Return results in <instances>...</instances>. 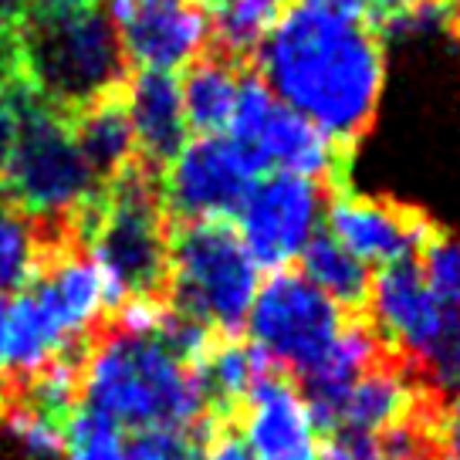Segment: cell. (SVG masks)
I'll use <instances>...</instances> for the list:
<instances>
[{"instance_id":"cell-1","label":"cell","mask_w":460,"mask_h":460,"mask_svg":"<svg viewBox=\"0 0 460 460\" xmlns=\"http://www.w3.org/2000/svg\"><path fill=\"white\" fill-rule=\"evenodd\" d=\"M251 68L285 109L349 153L373 129L386 55L362 17L295 0L258 44Z\"/></svg>"},{"instance_id":"cell-2","label":"cell","mask_w":460,"mask_h":460,"mask_svg":"<svg viewBox=\"0 0 460 460\" xmlns=\"http://www.w3.org/2000/svg\"><path fill=\"white\" fill-rule=\"evenodd\" d=\"M78 369L85 406L119 430L193 433L214 417L197 366L180 359L156 335L109 329Z\"/></svg>"},{"instance_id":"cell-3","label":"cell","mask_w":460,"mask_h":460,"mask_svg":"<svg viewBox=\"0 0 460 460\" xmlns=\"http://www.w3.org/2000/svg\"><path fill=\"white\" fill-rule=\"evenodd\" d=\"M17 72L44 105L72 119L92 102L122 92L132 65L105 7L24 11L17 21Z\"/></svg>"},{"instance_id":"cell-4","label":"cell","mask_w":460,"mask_h":460,"mask_svg":"<svg viewBox=\"0 0 460 460\" xmlns=\"http://www.w3.org/2000/svg\"><path fill=\"white\" fill-rule=\"evenodd\" d=\"M172 220L159 176L136 163L102 190L82 220V247L102 278L105 312L129 298H166Z\"/></svg>"},{"instance_id":"cell-5","label":"cell","mask_w":460,"mask_h":460,"mask_svg":"<svg viewBox=\"0 0 460 460\" xmlns=\"http://www.w3.org/2000/svg\"><path fill=\"white\" fill-rule=\"evenodd\" d=\"M11 109L14 136L0 172V197L41 220L68 224L82 234V220L99 203L105 187L75 146L68 122L24 82L14 88Z\"/></svg>"},{"instance_id":"cell-6","label":"cell","mask_w":460,"mask_h":460,"mask_svg":"<svg viewBox=\"0 0 460 460\" xmlns=\"http://www.w3.org/2000/svg\"><path fill=\"white\" fill-rule=\"evenodd\" d=\"M261 288L251 261L227 220H193L170 230L166 305L214 335L237 339Z\"/></svg>"},{"instance_id":"cell-7","label":"cell","mask_w":460,"mask_h":460,"mask_svg":"<svg viewBox=\"0 0 460 460\" xmlns=\"http://www.w3.org/2000/svg\"><path fill=\"white\" fill-rule=\"evenodd\" d=\"M345 325V312L329 302L302 274L285 268L261 281L247 312V342L271 362L278 373L305 379L322 366L332 342Z\"/></svg>"},{"instance_id":"cell-8","label":"cell","mask_w":460,"mask_h":460,"mask_svg":"<svg viewBox=\"0 0 460 460\" xmlns=\"http://www.w3.org/2000/svg\"><path fill=\"white\" fill-rule=\"evenodd\" d=\"M261 163L227 136H197L172 159L163 180V207L172 224L227 220L258 183Z\"/></svg>"},{"instance_id":"cell-9","label":"cell","mask_w":460,"mask_h":460,"mask_svg":"<svg viewBox=\"0 0 460 460\" xmlns=\"http://www.w3.org/2000/svg\"><path fill=\"white\" fill-rule=\"evenodd\" d=\"M325 203V187L291 172H271L251 187L241 210L234 214L237 237L261 271H285L318 234Z\"/></svg>"},{"instance_id":"cell-10","label":"cell","mask_w":460,"mask_h":460,"mask_svg":"<svg viewBox=\"0 0 460 460\" xmlns=\"http://www.w3.org/2000/svg\"><path fill=\"white\" fill-rule=\"evenodd\" d=\"M220 0H105L132 68L172 72L200 58L214 38Z\"/></svg>"},{"instance_id":"cell-11","label":"cell","mask_w":460,"mask_h":460,"mask_svg":"<svg viewBox=\"0 0 460 460\" xmlns=\"http://www.w3.org/2000/svg\"><path fill=\"white\" fill-rule=\"evenodd\" d=\"M433 230L430 217L389 197H366L335 190L325 203V234L359 258L366 268H389L413 261L420 244Z\"/></svg>"},{"instance_id":"cell-12","label":"cell","mask_w":460,"mask_h":460,"mask_svg":"<svg viewBox=\"0 0 460 460\" xmlns=\"http://www.w3.org/2000/svg\"><path fill=\"white\" fill-rule=\"evenodd\" d=\"M369 315L373 332L383 345H393L420 369L430 362V356L440 349L450 318L444 305L433 298L423 278H420L417 261H400L379 268L369 285Z\"/></svg>"},{"instance_id":"cell-13","label":"cell","mask_w":460,"mask_h":460,"mask_svg":"<svg viewBox=\"0 0 460 460\" xmlns=\"http://www.w3.org/2000/svg\"><path fill=\"white\" fill-rule=\"evenodd\" d=\"M241 440L254 460H291L318 454V430L302 389L285 373L261 376L241 402Z\"/></svg>"},{"instance_id":"cell-14","label":"cell","mask_w":460,"mask_h":460,"mask_svg":"<svg viewBox=\"0 0 460 460\" xmlns=\"http://www.w3.org/2000/svg\"><path fill=\"white\" fill-rule=\"evenodd\" d=\"M244 149L258 159L261 170L278 166V172L312 180L332 193L345 190V170H349L352 153L339 143H332L325 132H318L308 119L285 109L278 99Z\"/></svg>"},{"instance_id":"cell-15","label":"cell","mask_w":460,"mask_h":460,"mask_svg":"<svg viewBox=\"0 0 460 460\" xmlns=\"http://www.w3.org/2000/svg\"><path fill=\"white\" fill-rule=\"evenodd\" d=\"M126 112L132 122L139 163L163 180L176 153L187 146V122L180 105V82L172 72L132 68L126 82Z\"/></svg>"},{"instance_id":"cell-16","label":"cell","mask_w":460,"mask_h":460,"mask_svg":"<svg viewBox=\"0 0 460 460\" xmlns=\"http://www.w3.org/2000/svg\"><path fill=\"white\" fill-rule=\"evenodd\" d=\"M75 244H82L78 227L41 220L14 200L0 197V295L24 291L38 278L44 261Z\"/></svg>"},{"instance_id":"cell-17","label":"cell","mask_w":460,"mask_h":460,"mask_svg":"<svg viewBox=\"0 0 460 460\" xmlns=\"http://www.w3.org/2000/svg\"><path fill=\"white\" fill-rule=\"evenodd\" d=\"M31 285L41 291V298L51 305L61 329L68 339H88L105 315V298H102V278L82 244L58 251L55 258L44 261V268Z\"/></svg>"},{"instance_id":"cell-18","label":"cell","mask_w":460,"mask_h":460,"mask_svg":"<svg viewBox=\"0 0 460 460\" xmlns=\"http://www.w3.org/2000/svg\"><path fill=\"white\" fill-rule=\"evenodd\" d=\"M65 122H68L75 146L82 149V156L92 166V172L99 176L102 187H109L115 176H122L129 166L139 163L132 122L126 112V88L92 102L88 109L75 112Z\"/></svg>"},{"instance_id":"cell-19","label":"cell","mask_w":460,"mask_h":460,"mask_svg":"<svg viewBox=\"0 0 460 460\" xmlns=\"http://www.w3.org/2000/svg\"><path fill=\"white\" fill-rule=\"evenodd\" d=\"M251 65H241L234 58L220 55L207 48L200 58H193L180 82V105H183V122L187 132L197 136H220L230 126L234 102H237V85L241 75Z\"/></svg>"},{"instance_id":"cell-20","label":"cell","mask_w":460,"mask_h":460,"mask_svg":"<svg viewBox=\"0 0 460 460\" xmlns=\"http://www.w3.org/2000/svg\"><path fill=\"white\" fill-rule=\"evenodd\" d=\"M413 410H417V386H413L410 373L400 366H383L379 362L349 386L342 406H339L335 430H356L379 437L389 427L406 423Z\"/></svg>"},{"instance_id":"cell-21","label":"cell","mask_w":460,"mask_h":460,"mask_svg":"<svg viewBox=\"0 0 460 460\" xmlns=\"http://www.w3.org/2000/svg\"><path fill=\"white\" fill-rule=\"evenodd\" d=\"M68 335L61 329L51 305L41 298V291L28 285L11 302V373L34 376L48 362L61 359L68 349Z\"/></svg>"},{"instance_id":"cell-22","label":"cell","mask_w":460,"mask_h":460,"mask_svg":"<svg viewBox=\"0 0 460 460\" xmlns=\"http://www.w3.org/2000/svg\"><path fill=\"white\" fill-rule=\"evenodd\" d=\"M302 278L308 285H315L329 302L339 308H366L369 302V285H373V271L352 258L339 241H332L325 230H318L302 251Z\"/></svg>"},{"instance_id":"cell-23","label":"cell","mask_w":460,"mask_h":460,"mask_svg":"<svg viewBox=\"0 0 460 460\" xmlns=\"http://www.w3.org/2000/svg\"><path fill=\"white\" fill-rule=\"evenodd\" d=\"M197 373L203 379L210 410H234L247 400V393L261 376L274 373V366L247 339L237 335V339H214Z\"/></svg>"},{"instance_id":"cell-24","label":"cell","mask_w":460,"mask_h":460,"mask_svg":"<svg viewBox=\"0 0 460 460\" xmlns=\"http://www.w3.org/2000/svg\"><path fill=\"white\" fill-rule=\"evenodd\" d=\"M291 4L295 0H220L210 48L241 65H251L258 44L268 38V31L281 21Z\"/></svg>"},{"instance_id":"cell-25","label":"cell","mask_w":460,"mask_h":460,"mask_svg":"<svg viewBox=\"0 0 460 460\" xmlns=\"http://www.w3.org/2000/svg\"><path fill=\"white\" fill-rule=\"evenodd\" d=\"M420 278L447 312L460 315V237L433 227L420 244Z\"/></svg>"},{"instance_id":"cell-26","label":"cell","mask_w":460,"mask_h":460,"mask_svg":"<svg viewBox=\"0 0 460 460\" xmlns=\"http://www.w3.org/2000/svg\"><path fill=\"white\" fill-rule=\"evenodd\" d=\"M65 457L68 460H126V433L112 420L88 406H75L65 420Z\"/></svg>"},{"instance_id":"cell-27","label":"cell","mask_w":460,"mask_h":460,"mask_svg":"<svg viewBox=\"0 0 460 460\" xmlns=\"http://www.w3.org/2000/svg\"><path fill=\"white\" fill-rule=\"evenodd\" d=\"M78 396H82V369H78V362L61 356V359L48 362L44 369L31 376L28 400L24 402L48 413V417H55L58 423H65V420L72 417Z\"/></svg>"},{"instance_id":"cell-28","label":"cell","mask_w":460,"mask_h":460,"mask_svg":"<svg viewBox=\"0 0 460 460\" xmlns=\"http://www.w3.org/2000/svg\"><path fill=\"white\" fill-rule=\"evenodd\" d=\"M4 427L31 457H61L65 454V423L34 410L28 402H14L4 410Z\"/></svg>"},{"instance_id":"cell-29","label":"cell","mask_w":460,"mask_h":460,"mask_svg":"<svg viewBox=\"0 0 460 460\" xmlns=\"http://www.w3.org/2000/svg\"><path fill=\"white\" fill-rule=\"evenodd\" d=\"M217 417L203 420L193 433L183 430H149L132 433L126 440V460H200L203 440L214 430Z\"/></svg>"},{"instance_id":"cell-30","label":"cell","mask_w":460,"mask_h":460,"mask_svg":"<svg viewBox=\"0 0 460 460\" xmlns=\"http://www.w3.org/2000/svg\"><path fill=\"white\" fill-rule=\"evenodd\" d=\"M423 373L430 376V383L447 396H457L460 393V315L450 318V329H447L440 349L430 356V362L423 366Z\"/></svg>"},{"instance_id":"cell-31","label":"cell","mask_w":460,"mask_h":460,"mask_svg":"<svg viewBox=\"0 0 460 460\" xmlns=\"http://www.w3.org/2000/svg\"><path fill=\"white\" fill-rule=\"evenodd\" d=\"M318 460H383V447L373 433L332 430L318 440Z\"/></svg>"},{"instance_id":"cell-32","label":"cell","mask_w":460,"mask_h":460,"mask_svg":"<svg viewBox=\"0 0 460 460\" xmlns=\"http://www.w3.org/2000/svg\"><path fill=\"white\" fill-rule=\"evenodd\" d=\"M379 447H383V460H430L427 457V450H430L427 433L420 430L413 420L379 433Z\"/></svg>"},{"instance_id":"cell-33","label":"cell","mask_w":460,"mask_h":460,"mask_svg":"<svg viewBox=\"0 0 460 460\" xmlns=\"http://www.w3.org/2000/svg\"><path fill=\"white\" fill-rule=\"evenodd\" d=\"M200 460H254V457H251V450L241 440V433L214 423V430L207 433V440H203Z\"/></svg>"},{"instance_id":"cell-34","label":"cell","mask_w":460,"mask_h":460,"mask_svg":"<svg viewBox=\"0 0 460 460\" xmlns=\"http://www.w3.org/2000/svg\"><path fill=\"white\" fill-rule=\"evenodd\" d=\"M437 437H440V444L450 457H460V393L450 396L444 413L437 417Z\"/></svg>"},{"instance_id":"cell-35","label":"cell","mask_w":460,"mask_h":460,"mask_svg":"<svg viewBox=\"0 0 460 460\" xmlns=\"http://www.w3.org/2000/svg\"><path fill=\"white\" fill-rule=\"evenodd\" d=\"M11 376V298L0 295V379Z\"/></svg>"},{"instance_id":"cell-36","label":"cell","mask_w":460,"mask_h":460,"mask_svg":"<svg viewBox=\"0 0 460 460\" xmlns=\"http://www.w3.org/2000/svg\"><path fill=\"white\" fill-rule=\"evenodd\" d=\"M88 7H105V0H24V11H41V14L88 11Z\"/></svg>"},{"instance_id":"cell-37","label":"cell","mask_w":460,"mask_h":460,"mask_svg":"<svg viewBox=\"0 0 460 460\" xmlns=\"http://www.w3.org/2000/svg\"><path fill=\"white\" fill-rule=\"evenodd\" d=\"M305 4H315V7H325V11H339V14L359 17L362 11H369L373 0H305Z\"/></svg>"},{"instance_id":"cell-38","label":"cell","mask_w":460,"mask_h":460,"mask_svg":"<svg viewBox=\"0 0 460 460\" xmlns=\"http://www.w3.org/2000/svg\"><path fill=\"white\" fill-rule=\"evenodd\" d=\"M24 17V0H0V28H17Z\"/></svg>"},{"instance_id":"cell-39","label":"cell","mask_w":460,"mask_h":460,"mask_svg":"<svg viewBox=\"0 0 460 460\" xmlns=\"http://www.w3.org/2000/svg\"><path fill=\"white\" fill-rule=\"evenodd\" d=\"M430 460H460V457H450V454H444V457H430Z\"/></svg>"},{"instance_id":"cell-40","label":"cell","mask_w":460,"mask_h":460,"mask_svg":"<svg viewBox=\"0 0 460 460\" xmlns=\"http://www.w3.org/2000/svg\"><path fill=\"white\" fill-rule=\"evenodd\" d=\"M454 34H457V38H460V21H457V28H454Z\"/></svg>"}]
</instances>
